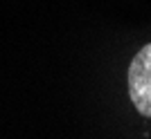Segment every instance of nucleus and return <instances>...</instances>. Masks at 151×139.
<instances>
[{"label": "nucleus", "instance_id": "1", "mask_svg": "<svg viewBox=\"0 0 151 139\" xmlns=\"http://www.w3.org/2000/svg\"><path fill=\"white\" fill-rule=\"evenodd\" d=\"M129 96L140 114L151 117V43L140 47L129 65Z\"/></svg>", "mask_w": 151, "mask_h": 139}]
</instances>
